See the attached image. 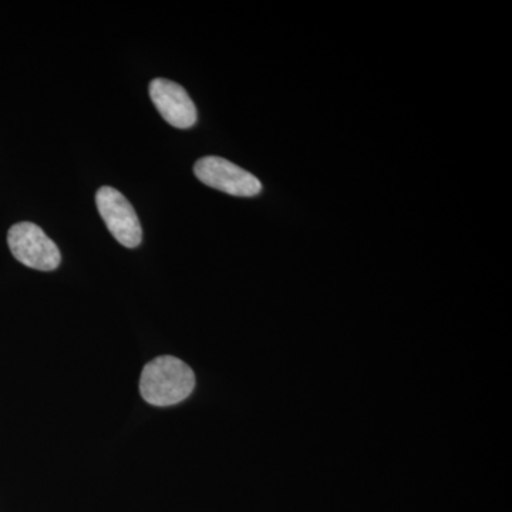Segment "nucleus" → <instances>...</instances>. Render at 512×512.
Instances as JSON below:
<instances>
[{
  "label": "nucleus",
  "mask_w": 512,
  "mask_h": 512,
  "mask_svg": "<svg viewBox=\"0 0 512 512\" xmlns=\"http://www.w3.org/2000/svg\"><path fill=\"white\" fill-rule=\"evenodd\" d=\"M194 174L202 184L235 197H255L262 191L261 181L254 174L225 158H201L194 165Z\"/></svg>",
  "instance_id": "obj_4"
},
{
  "label": "nucleus",
  "mask_w": 512,
  "mask_h": 512,
  "mask_svg": "<svg viewBox=\"0 0 512 512\" xmlns=\"http://www.w3.org/2000/svg\"><path fill=\"white\" fill-rule=\"evenodd\" d=\"M10 252L28 268L37 271H55L62 262V254L55 241L33 222H19L9 229Z\"/></svg>",
  "instance_id": "obj_2"
},
{
  "label": "nucleus",
  "mask_w": 512,
  "mask_h": 512,
  "mask_svg": "<svg viewBox=\"0 0 512 512\" xmlns=\"http://www.w3.org/2000/svg\"><path fill=\"white\" fill-rule=\"evenodd\" d=\"M195 387L191 367L173 356L151 360L141 373L140 393L153 406H174L184 402Z\"/></svg>",
  "instance_id": "obj_1"
},
{
  "label": "nucleus",
  "mask_w": 512,
  "mask_h": 512,
  "mask_svg": "<svg viewBox=\"0 0 512 512\" xmlns=\"http://www.w3.org/2000/svg\"><path fill=\"white\" fill-rule=\"evenodd\" d=\"M150 97L158 113L170 126L187 130L197 123V107L180 84L167 79H154L150 83Z\"/></svg>",
  "instance_id": "obj_5"
},
{
  "label": "nucleus",
  "mask_w": 512,
  "mask_h": 512,
  "mask_svg": "<svg viewBox=\"0 0 512 512\" xmlns=\"http://www.w3.org/2000/svg\"><path fill=\"white\" fill-rule=\"evenodd\" d=\"M96 204L104 224L123 247H140L143 228L133 205L119 190L101 187L96 194Z\"/></svg>",
  "instance_id": "obj_3"
}]
</instances>
